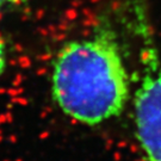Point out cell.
Here are the masks:
<instances>
[{
  "instance_id": "cell-1",
  "label": "cell",
  "mask_w": 161,
  "mask_h": 161,
  "mask_svg": "<svg viewBox=\"0 0 161 161\" xmlns=\"http://www.w3.org/2000/svg\"><path fill=\"white\" fill-rule=\"evenodd\" d=\"M118 24L103 16L90 34L64 43L53 60L50 92L68 118L96 127L118 117L130 97V75Z\"/></svg>"
},
{
  "instance_id": "cell-2",
  "label": "cell",
  "mask_w": 161,
  "mask_h": 161,
  "mask_svg": "<svg viewBox=\"0 0 161 161\" xmlns=\"http://www.w3.org/2000/svg\"><path fill=\"white\" fill-rule=\"evenodd\" d=\"M121 22L136 60L135 129L144 161H161V52L149 0H121Z\"/></svg>"
},
{
  "instance_id": "cell-3",
  "label": "cell",
  "mask_w": 161,
  "mask_h": 161,
  "mask_svg": "<svg viewBox=\"0 0 161 161\" xmlns=\"http://www.w3.org/2000/svg\"><path fill=\"white\" fill-rule=\"evenodd\" d=\"M7 66V46L4 37L0 35V76L4 74Z\"/></svg>"
},
{
  "instance_id": "cell-4",
  "label": "cell",
  "mask_w": 161,
  "mask_h": 161,
  "mask_svg": "<svg viewBox=\"0 0 161 161\" xmlns=\"http://www.w3.org/2000/svg\"><path fill=\"white\" fill-rule=\"evenodd\" d=\"M28 0H0V12L16 7L18 5H22Z\"/></svg>"
}]
</instances>
